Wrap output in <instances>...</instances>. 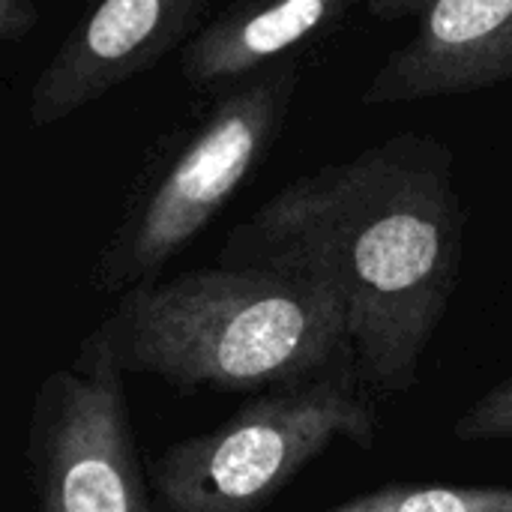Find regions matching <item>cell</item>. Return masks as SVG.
Instances as JSON below:
<instances>
[{
	"label": "cell",
	"mask_w": 512,
	"mask_h": 512,
	"mask_svg": "<svg viewBox=\"0 0 512 512\" xmlns=\"http://www.w3.org/2000/svg\"><path fill=\"white\" fill-rule=\"evenodd\" d=\"M453 438L462 444L512 441V372L453 423Z\"/></svg>",
	"instance_id": "10"
},
{
	"label": "cell",
	"mask_w": 512,
	"mask_h": 512,
	"mask_svg": "<svg viewBox=\"0 0 512 512\" xmlns=\"http://www.w3.org/2000/svg\"><path fill=\"white\" fill-rule=\"evenodd\" d=\"M300 78L297 57L279 60L150 147L117 225L93 258L90 288L96 294L123 297L159 282L165 264L195 243L267 159Z\"/></svg>",
	"instance_id": "3"
},
{
	"label": "cell",
	"mask_w": 512,
	"mask_h": 512,
	"mask_svg": "<svg viewBox=\"0 0 512 512\" xmlns=\"http://www.w3.org/2000/svg\"><path fill=\"white\" fill-rule=\"evenodd\" d=\"M324 512H512V489L396 483Z\"/></svg>",
	"instance_id": "9"
},
{
	"label": "cell",
	"mask_w": 512,
	"mask_h": 512,
	"mask_svg": "<svg viewBox=\"0 0 512 512\" xmlns=\"http://www.w3.org/2000/svg\"><path fill=\"white\" fill-rule=\"evenodd\" d=\"M462 255L456 156L441 138L402 132L285 183L225 234L216 264L321 285L342 309L363 390L402 396L417 387Z\"/></svg>",
	"instance_id": "1"
},
{
	"label": "cell",
	"mask_w": 512,
	"mask_h": 512,
	"mask_svg": "<svg viewBox=\"0 0 512 512\" xmlns=\"http://www.w3.org/2000/svg\"><path fill=\"white\" fill-rule=\"evenodd\" d=\"M24 465L36 512H156L129 426L123 372L90 333L69 366L39 381Z\"/></svg>",
	"instance_id": "5"
},
{
	"label": "cell",
	"mask_w": 512,
	"mask_h": 512,
	"mask_svg": "<svg viewBox=\"0 0 512 512\" xmlns=\"http://www.w3.org/2000/svg\"><path fill=\"white\" fill-rule=\"evenodd\" d=\"M204 0H105L57 45L33 81L27 123L54 126L150 72L204 27Z\"/></svg>",
	"instance_id": "6"
},
{
	"label": "cell",
	"mask_w": 512,
	"mask_h": 512,
	"mask_svg": "<svg viewBox=\"0 0 512 512\" xmlns=\"http://www.w3.org/2000/svg\"><path fill=\"white\" fill-rule=\"evenodd\" d=\"M429 0H369L366 3V12L384 24H399L405 18H417L426 12Z\"/></svg>",
	"instance_id": "12"
},
{
	"label": "cell",
	"mask_w": 512,
	"mask_h": 512,
	"mask_svg": "<svg viewBox=\"0 0 512 512\" xmlns=\"http://www.w3.org/2000/svg\"><path fill=\"white\" fill-rule=\"evenodd\" d=\"M354 0L234 3L207 21L180 51V72L198 90H213L264 72L288 51L333 33Z\"/></svg>",
	"instance_id": "8"
},
{
	"label": "cell",
	"mask_w": 512,
	"mask_h": 512,
	"mask_svg": "<svg viewBox=\"0 0 512 512\" xmlns=\"http://www.w3.org/2000/svg\"><path fill=\"white\" fill-rule=\"evenodd\" d=\"M123 375L174 393H273L354 372L339 303L312 282L201 267L132 288L90 333Z\"/></svg>",
	"instance_id": "2"
},
{
	"label": "cell",
	"mask_w": 512,
	"mask_h": 512,
	"mask_svg": "<svg viewBox=\"0 0 512 512\" xmlns=\"http://www.w3.org/2000/svg\"><path fill=\"white\" fill-rule=\"evenodd\" d=\"M39 21V9L30 0H0V39L18 42Z\"/></svg>",
	"instance_id": "11"
},
{
	"label": "cell",
	"mask_w": 512,
	"mask_h": 512,
	"mask_svg": "<svg viewBox=\"0 0 512 512\" xmlns=\"http://www.w3.org/2000/svg\"><path fill=\"white\" fill-rule=\"evenodd\" d=\"M333 441L375 444V405L354 372L273 390L147 462L156 512H261Z\"/></svg>",
	"instance_id": "4"
},
{
	"label": "cell",
	"mask_w": 512,
	"mask_h": 512,
	"mask_svg": "<svg viewBox=\"0 0 512 512\" xmlns=\"http://www.w3.org/2000/svg\"><path fill=\"white\" fill-rule=\"evenodd\" d=\"M512 81V0H429L417 33L366 84L360 105L465 96Z\"/></svg>",
	"instance_id": "7"
}]
</instances>
